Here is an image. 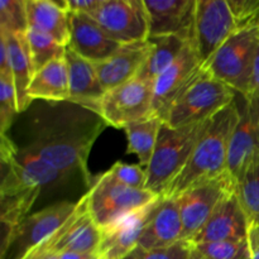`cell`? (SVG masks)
Listing matches in <instances>:
<instances>
[{"label": "cell", "instance_id": "cell-9", "mask_svg": "<svg viewBox=\"0 0 259 259\" xmlns=\"http://www.w3.org/2000/svg\"><path fill=\"white\" fill-rule=\"evenodd\" d=\"M90 17L120 45L144 42L149 37L144 0H103Z\"/></svg>", "mask_w": 259, "mask_h": 259}, {"label": "cell", "instance_id": "cell-1", "mask_svg": "<svg viewBox=\"0 0 259 259\" xmlns=\"http://www.w3.org/2000/svg\"><path fill=\"white\" fill-rule=\"evenodd\" d=\"M105 126L103 118L91 109L70 101L56 103L35 114L25 146L67 179L80 174L90 186L89 154Z\"/></svg>", "mask_w": 259, "mask_h": 259}, {"label": "cell", "instance_id": "cell-16", "mask_svg": "<svg viewBox=\"0 0 259 259\" xmlns=\"http://www.w3.org/2000/svg\"><path fill=\"white\" fill-rule=\"evenodd\" d=\"M70 14L68 48L93 63L103 62L115 55L123 45L111 39L94 18L88 14Z\"/></svg>", "mask_w": 259, "mask_h": 259}, {"label": "cell", "instance_id": "cell-33", "mask_svg": "<svg viewBox=\"0 0 259 259\" xmlns=\"http://www.w3.org/2000/svg\"><path fill=\"white\" fill-rule=\"evenodd\" d=\"M194 245L192 243L182 240L174 245L156 249H144L137 247L124 259H191Z\"/></svg>", "mask_w": 259, "mask_h": 259}, {"label": "cell", "instance_id": "cell-31", "mask_svg": "<svg viewBox=\"0 0 259 259\" xmlns=\"http://www.w3.org/2000/svg\"><path fill=\"white\" fill-rule=\"evenodd\" d=\"M0 29L9 33L27 32L25 0H0Z\"/></svg>", "mask_w": 259, "mask_h": 259}, {"label": "cell", "instance_id": "cell-38", "mask_svg": "<svg viewBox=\"0 0 259 259\" xmlns=\"http://www.w3.org/2000/svg\"><path fill=\"white\" fill-rule=\"evenodd\" d=\"M255 96L259 98V45L255 51L254 65H253V76H252V94L249 98Z\"/></svg>", "mask_w": 259, "mask_h": 259}, {"label": "cell", "instance_id": "cell-2", "mask_svg": "<svg viewBox=\"0 0 259 259\" xmlns=\"http://www.w3.org/2000/svg\"><path fill=\"white\" fill-rule=\"evenodd\" d=\"M239 115V105L235 99L234 103L212 118L211 124L195 147L189 163L167 187L162 197H176L195 185L228 174L230 141Z\"/></svg>", "mask_w": 259, "mask_h": 259}, {"label": "cell", "instance_id": "cell-23", "mask_svg": "<svg viewBox=\"0 0 259 259\" xmlns=\"http://www.w3.org/2000/svg\"><path fill=\"white\" fill-rule=\"evenodd\" d=\"M0 33L5 35L8 50H9L10 71L14 81L15 93H17L18 113L27 110L32 100L28 95L29 85L32 82L33 71L32 60H30L29 46H28L25 33H9L0 29Z\"/></svg>", "mask_w": 259, "mask_h": 259}, {"label": "cell", "instance_id": "cell-15", "mask_svg": "<svg viewBox=\"0 0 259 259\" xmlns=\"http://www.w3.org/2000/svg\"><path fill=\"white\" fill-rule=\"evenodd\" d=\"M161 197L148 206L125 215L101 229V243L98 250V258L124 259L129 253L133 252L138 247L142 232Z\"/></svg>", "mask_w": 259, "mask_h": 259}, {"label": "cell", "instance_id": "cell-44", "mask_svg": "<svg viewBox=\"0 0 259 259\" xmlns=\"http://www.w3.org/2000/svg\"><path fill=\"white\" fill-rule=\"evenodd\" d=\"M98 259H100V258H98Z\"/></svg>", "mask_w": 259, "mask_h": 259}, {"label": "cell", "instance_id": "cell-3", "mask_svg": "<svg viewBox=\"0 0 259 259\" xmlns=\"http://www.w3.org/2000/svg\"><path fill=\"white\" fill-rule=\"evenodd\" d=\"M211 120L212 118L180 128L162 124L156 149L146 168V190L159 196L164 194L167 187L189 163L195 147L207 131Z\"/></svg>", "mask_w": 259, "mask_h": 259}, {"label": "cell", "instance_id": "cell-17", "mask_svg": "<svg viewBox=\"0 0 259 259\" xmlns=\"http://www.w3.org/2000/svg\"><path fill=\"white\" fill-rule=\"evenodd\" d=\"M76 206L77 202H57L25 218L18 228L14 242L18 243V258L22 257L30 248L58 232L72 217Z\"/></svg>", "mask_w": 259, "mask_h": 259}, {"label": "cell", "instance_id": "cell-7", "mask_svg": "<svg viewBox=\"0 0 259 259\" xmlns=\"http://www.w3.org/2000/svg\"><path fill=\"white\" fill-rule=\"evenodd\" d=\"M154 82L136 77L106 91L99 103L98 114L108 126L124 129L153 115Z\"/></svg>", "mask_w": 259, "mask_h": 259}, {"label": "cell", "instance_id": "cell-32", "mask_svg": "<svg viewBox=\"0 0 259 259\" xmlns=\"http://www.w3.org/2000/svg\"><path fill=\"white\" fill-rule=\"evenodd\" d=\"M17 114V93L13 76L0 75V136H8Z\"/></svg>", "mask_w": 259, "mask_h": 259}, {"label": "cell", "instance_id": "cell-13", "mask_svg": "<svg viewBox=\"0 0 259 259\" xmlns=\"http://www.w3.org/2000/svg\"><path fill=\"white\" fill-rule=\"evenodd\" d=\"M249 229L247 215L234 189L223 197L206 224L190 243L199 245L220 240L248 239Z\"/></svg>", "mask_w": 259, "mask_h": 259}, {"label": "cell", "instance_id": "cell-8", "mask_svg": "<svg viewBox=\"0 0 259 259\" xmlns=\"http://www.w3.org/2000/svg\"><path fill=\"white\" fill-rule=\"evenodd\" d=\"M235 32L237 25L228 0H197L192 43L202 67Z\"/></svg>", "mask_w": 259, "mask_h": 259}, {"label": "cell", "instance_id": "cell-21", "mask_svg": "<svg viewBox=\"0 0 259 259\" xmlns=\"http://www.w3.org/2000/svg\"><path fill=\"white\" fill-rule=\"evenodd\" d=\"M0 158L10 159L22 171L25 179L40 190L68 180L55 167L43 161L29 147L17 146L10 139V136H2Z\"/></svg>", "mask_w": 259, "mask_h": 259}, {"label": "cell", "instance_id": "cell-19", "mask_svg": "<svg viewBox=\"0 0 259 259\" xmlns=\"http://www.w3.org/2000/svg\"><path fill=\"white\" fill-rule=\"evenodd\" d=\"M149 51L151 45L148 40L123 45L110 58L103 62L94 63L105 93L138 77L148 58Z\"/></svg>", "mask_w": 259, "mask_h": 259}, {"label": "cell", "instance_id": "cell-14", "mask_svg": "<svg viewBox=\"0 0 259 259\" xmlns=\"http://www.w3.org/2000/svg\"><path fill=\"white\" fill-rule=\"evenodd\" d=\"M149 37L179 35L192 40L197 0H144Z\"/></svg>", "mask_w": 259, "mask_h": 259}, {"label": "cell", "instance_id": "cell-46", "mask_svg": "<svg viewBox=\"0 0 259 259\" xmlns=\"http://www.w3.org/2000/svg\"><path fill=\"white\" fill-rule=\"evenodd\" d=\"M96 259H98V258H96Z\"/></svg>", "mask_w": 259, "mask_h": 259}, {"label": "cell", "instance_id": "cell-42", "mask_svg": "<svg viewBox=\"0 0 259 259\" xmlns=\"http://www.w3.org/2000/svg\"><path fill=\"white\" fill-rule=\"evenodd\" d=\"M46 259H60V254H58V253H56V254L50 255V257L46 258Z\"/></svg>", "mask_w": 259, "mask_h": 259}, {"label": "cell", "instance_id": "cell-6", "mask_svg": "<svg viewBox=\"0 0 259 259\" xmlns=\"http://www.w3.org/2000/svg\"><path fill=\"white\" fill-rule=\"evenodd\" d=\"M86 195L89 212L100 229L109 227L125 215L148 206L161 197L149 190L124 186L115 181L108 171L93 177L90 190Z\"/></svg>", "mask_w": 259, "mask_h": 259}, {"label": "cell", "instance_id": "cell-5", "mask_svg": "<svg viewBox=\"0 0 259 259\" xmlns=\"http://www.w3.org/2000/svg\"><path fill=\"white\" fill-rule=\"evenodd\" d=\"M259 45L257 27L235 32L217 53L205 70L244 98L252 94L255 51Z\"/></svg>", "mask_w": 259, "mask_h": 259}, {"label": "cell", "instance_id": "cell-28", "mask_svg": "<svg viewBox=\"0 0 259 259\" xmlns=\"http://www.w3.org/2000/svg\"><path fill=\"white\" fill-rule=\"evenodd\" d=\"M235 192L250 228H259V162L253 163L238 180Z\"/></svg>", "mask_w": 259, "mask_h": 259}, {"label": "cell", "instance_id": "cell-30", "mask_svg": "<svg viewBox=\"0 0 259 259\" xmlns=\"http://www.w3.org/2000/svg\"><path fill=\"white\" fill-rule=\"evenodd\" d=\"M194 250L205 259H252L249 237L194 245Z\"/></svg>", "mask_w": 259, "mask_h": 259}, {"label": "cell", "instance_id": "cell-29", "mask_svg": "<svg viewBox=\"0 0 259 259\" xmlns=\"http://www.w3.org/2000/svg\"><path fill=\"white\" fill-rule=\"evenodd\" d=\"M25 35L29 46L30 60L34 73L52 61L65 57L67 47H63L47 33L34 28H28Z\"/></svg>", "mask_w": 259, "mask_h": 259}, {"label": "cell", "instance_id": "cell-45", "mask_svg": "<svg viewBox=\"0 0 259 259\" xmlns=\"http://www.w3.org/2000/svg\"><path fill=\"white\" fill-rule=\"evenodd\" d=\"M258 229H259V228H258Z\"/></svg>", "mask_w": 259, "mask_h": 259}, {"label": "cell", "instance_id": "cell-39", "mask_svg": "<svg viewBox=\"0 0 259 259\" xmlns=\"http://www.w3.org/2000/svg\"><path fill=\"white\" fill-rule=\"evenodd\" d=\"M249 244L252 259H259V229L250 228L249 229Z\"/></svg>", "mask_w": 259, "mask_h": 259}, {"label": "cell", "instance_id": "cell-27", "mask_svg": "<svg viewBox=\"0 0 259 259\" xmlns=\"http://www.w3.org/2000/svg\"><path fill=\"white\" fill-rule=\"evenodd\" d=\"M162 124L163 121L161 119L152 115L124 128L128 141L126 152L136 154L141 162V166H144L146 168L148 167L156 149Z\"/></svg>", "mask_w": 259, "mask_h": 259}, {"label": "cell", "instance_id": "cell-22", "mask_svg": "<svg viewBox=\"0 0 259 259\" xmlns=\"http://www.w3.org/2000/svg\"><path fill=\"white\" fill-rule=\"evenodd\" d=\"M28 28L45 32L63 47L70 45V14L66 0H25Z\"/></svg>", "mask_w": 259, "mask_h": 259}, {"label": "cell", "instance_id": "cell-26", "mask_svg": "<svg viewBox=\"0 0 259 259\" xmlns=\"http://www.w3.org/2000/svg\"><path fill=\"white\" fill-rule=\"evenodd\" d=\"M151 45L148 58L142 67L138 77L154 82L159 75L164 72L176 61L185 46L190 40L179 35H158L148 37Z\"/></svg>", "mask_w": 259, "mask_h": 259}, {"label": "cell", "instance_id": "cell-34", "mask_svg": "<svg viewBox=\"0 0 259 259\" xmlns=\"http://www.w3.org/2000/svg\"><path fill=\"white\" fill-rule=\"evenodd\" d=\"M108 174L113 177L115 181L124 186L132 187V189L144 190L147 182V172L146 168H142V166L136 164H125L121 162H116L111 166Z\"/></svg>", "mask_w": 259, "mask_h": 259}, {"label": "cell", "instance_id": "cell-12", "mask_svg": "<svg viewBox=\"0 0 259 259\" xmlns=\"http://www.w3.org/2000/svg\"><path fill=\"white\" fill-rule=\"evenodd\" d=\"M204 70L192 40L185 46L174 63L154 81L153 115L162 121L181 94Z\"/></svg>", "mask_w": 259, "mask_h": 259}, {"label": "cell", "instance_id": "cell-37", "mask_svg": "<svg viewBox=\"0 0 259 259\" xmlns=\"http://www.w3.org/2000/svg\"><path fill=\"white\" fill-rule=\"evenodd\" d=\"M0 75L12 76L10 71L9 50H8L7 39L3 33H0Z\"/></svg>", "mask_w": 259, "mask_h": 259}, {"label": "cell", "instance_id": "cell-43", "mask_svg": "<svg viewBox=\"0 0 259 259\" xmlns=\"http://www.w3.org/2000/svg\"><path fill=\"white\" fill-rule=\"evenodd\" d=\"M257 29H258V34H259V22H258V24H257Z\"/></svg>", "mask_w": 259, "mask_h": 259}, {"label": "cell", "instance_id": "cell-24", "mask_svg": "<svg viewBox=\"0 0 259 259\" xmlns=\"http://www.w3.org/2000/svg\"><path fill=\"white\" fill-rule=\"evenodd\" d=\"M30 100L63 103L70 99V83L66 60L52 61L33 75L28 90Z\"/></svg>", "mask_w": 259, "mask_h": 259}, {"label": "cell", "instance_id": "cell-11", "mask_svg": "<svg viewBox=\"0 0 259 259\" xmlns=\"http://www.w3.org/2000/svg\"><path fill=\"white\" fill-rule=\"evenodd\" d=\"M237 101L240 115L228 156V175L235 185L253 163L259 162V98L237 94Z\"/></svg>", "mask_w": 259, "mask_h": 259}, {"label": "cell", "instance_id": "cell-18", "mask_svg": "<svg viewBox=\"0 0 259 259\" xmlns=\"http://www.w3.org/2000/svg\"><path fill=\"white\" fill-rule=\"evenodd\" d=\"M182 240L184 225L176 199L161 197L142 232L138 247L156 249L169 247Z\"/></svg>", "mask_w": 259, "mask_h": 259}, {"label": "cell", "instance_id": "cell-41", "mask_svg": "<svg viewBox=\"0 0 259 259\" xmlns=\"http://www.w3.org/2000/svg\"><path fill=\"white\" fill-rule=\"evenodd\" d=\"M191 259H205V258H202V257H200L199 254H197V253H195V250L194 252H192V255H191Z\"/></svg>", "mask_w": 259, "mask_h": 259}, {"label": "cell", "instance_id": "cell-4", "mask_svg": "<svg viewBox=\"0 0 259 259\" xmlns=\"http://www.w3.org/2000/svg\"><path fill=\"white\" fill-rule=\"evenodd\" d=\"M237 93L207 70H202L194 82L181 94L169 109L163 123L172 128L210 120L233 104Z\"/></svg>", "mask_w": 259, "mask_h": 259}, {"label": "cell", "instance_id": "cell-25", "mask_svg": "<svg viewBox=\"0 0 259 259\" xmlns=\"http://www.w3.org/2000/svg\"><path fill=\"white\" fill-rule=\"evenodd\" d=\"M101 243V229L96 225L89 212V207L83 209L73 220L65 237L58 244V254L65 252L80 254H96Z\"/></svg>", "mask_w": 259, "mask_h": 259}, {"label": "cell", "instance_id": "cell-36", "mask_svg": "<svg viewBox=\"0 0 259 259\" xmlns=\"http://www.w3.org/2000/svg\"><path fill=\"white\" fill-rule=\"evenodd\" d=\"M103 0H66L68 13L76 14L91 15L99 7Z\"/></svg>", "mask_w": 259, "mask_h": 259}, {"label": "cell", "instance_id": "cell-20", "mask_svg": "<svg viewBox=\"0 0 259 259\" xmlns=\"http://www.w3.org/2000/svg\"><path fill=\"white\" fill-rule=\"evenodd\" d=\"M65 60L70 83L68 101L98 113L99 103L103 99L105 90L99 80L95 65L78 56L68 47L66 48Z\"/></svg>", "mask_w": 259, "mask_h": 259}, {"label": "cell", "instance_id": "cell-10", "mask_svg": "<svg viewBox=\"0 0 259 259\" xmlns=\"http://www.w3.org/2000/svg\"><path fill=\"white\" fill-rule=\"evenodd\" d=\"M235 189L229 175L190 187L176 196L184 225V240L191 242L202 229L223 197Z\"/></svg>", "mask_w": 259, "mask_h": 259}, {"label": "cell", "instance_id": "cell-35", "mask_svg": "<svg viewBox=\"0 0 259 259\" xmlns=\"http://www.w3.org/2000/svg\"><path fill=\"white\" fill-rule=\"evenodd\" d=\"M238 30L257 27L259 22V0H228Z\"/></svg>", "mask_w": 259, "mask_h": 259}, {"label": "cell", "instance_id": "cell-40", "mask_svg": "<svg viewBox=\"0 0 259 259\" xmlns=\"http://www.w3.org/2000/svg\"><path fill=\"white\" fill-rule=\"evenodd\" d=\"M96 254H80V253L65 252L60 254V259H96Z\"/></svg>", "mask_w": 259, "mask_h": 259}]
</instances>
